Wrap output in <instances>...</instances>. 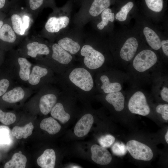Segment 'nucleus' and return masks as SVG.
Returning <instances> with one entry per match:
<instances>
[{
	"label": "nucleus",
	"instance_id": "dca6fc26",
	"mask_svg": "<svg viewBox=\"0 0 168 168\" xmlns=\"http://www.w3.org/2000/svg\"><path fill=\"white\" fill-rule=\"evenodd\" d=\"M143 32L147 41L151 47L155 50L160 49L161 47V41L156 33L147 27L144 28Z\"/></svg>",
	"mask_w": 168,
	"mask_h": 168
},
{
	"label": "nucleus",
	"instance_id": "0eeeda50",
	"mask_svg": "<svg viewBox=\"0 0 168 168\" xmlns=\"http://www.w3.org/2000/svg\"><path fill=\"white\" fill-rule=\"evenodd\" d=\"M94 122V118L90 114L83 115L77 123L74 133L78 137H82L87 134L89 132Z\"/></svg>",
	"mask_w": 168,
	"mask_h": 168
},
{
	"label": "nucleus",
	"instance_id": "e433bc0d",
	"mask_svg": "<svg viewBox=\"0 0 168 168\" xmlns=\"http://www.w3.org/2000/svg\"><path fill=\"white\" fill-rule=\"evenodd\" d=\"M9 85V81L7 79L4 78L0 80V97L6 92Z\"/></svg>",
	"mask_w": 168,
	"mask_h": 168
},
{
	"label": "nucleus",
	"instance_id": "cd10ccee",
	"mask_svg": "<svg viewBox=\"0 0 168 168\" xmlns=\"http://www.w3.org/2000/svg\"><path fill=\"white\" fill-rule=\"evenodd\" d=\"M101 17L102 21L97 25L98 28L100 30L103 29L105 26H107L109 21L113 22L114 19V13L112 12L111 10L108 8L102 12Z\"/></svg>",
	"mask_w": 168,
	"mask_h": 168
},
{
	"label": "nucleus",
	"instance_id": "a878e982",
	"mask_svg": "<svg viewBox=\"0 0 168 168\" xmlns=\"http://www.w3.org/2000/svg\"><path fill=\"white\" fill-rule=\"evenodd\" d=\"M0 39L8 43H13L16 40V36L14 31L7 24L3 25L0 30Z\"/></svg>",
	"mask_w": 168,
	"mask_h": 168
},
{
	"label": "nucleus",
	"instance_id": "c03bdc74",
	"mask_svg": "<svg viewBox=\"0 0 168 168\" xmlns=\"http://www.w3.org/2000/svg\"><path fill=\"white\" fill-rule=\"evenodd\" d=\"M73 167H72V168H79V167L78 166H73Z\"/></svg>",
	"mask_w": 168,
	"mask_h": 168
},
{
	"label": "nucleus",
	"instance_id": "7c9ffc66",
	"mask_svg": "<svg viewBox=\"0 0 168 168\" xmlns=\"http://www.w3.org/2000/svg\"><path fill=\"white\" fill-rule=\"evenodd\" d=\"M16 116L12 112H5L0 109V122L5 125H10L14 123Z\"/></svg>",
	"mask_w": 168,
	"mask_h": 168
},
{
	"label": "nucleus",
	"instance_id": "412c9836",
	"mask_svg": "<svg viewBox=\"0 0 168 168\" xmlns=\"http://www.w3.org/2000/svg\"><path fill=\"white\" fill-rule=\"evenodd\" d=\"M34 129V126L31 122L23 127L18 126L14 127L12 130V135L18 139L22 138L26 139L31 135Z\"/></svg>",
	"mask_w": 168,
	"mask_h": 168
},
{
	"label": "nucleus",
	"instance_id": "37998d69",
	"mask_svg": "<svg viewBox=\"0 0 168 168\" xmlns=\"http://www.w3.org/2000/svg\"><path fill=\"white\" fill-rule=\"evenodd\" d=\"M3 23L2 21L0 20V30L3 25Z\"/></svg>",
	"mask_w": 168,
	"mask_h": 168
},
{
	"label": "nucleus",
	"instance_id": "58836bf2",
	"mask_svg": "<svg viewBox=\"0 0 168 168\" xmlns=\"http://www.w3.org/2000/svg\"><path fill=\"white\" fill-rule=\"evenodd\" d=\"M161 47L164 54L168 56V40H163L161 42Z\"/></svg>",
	"mask_w": 168,
	"mask_h": 168
},
{
	"label": "nucleus",
	"instance_id": "7ed1b4c3",
	"mask_svg": "<svg viewBox=\"0 0 168 168\" xmlns=\"http://www.w3.org/2000/svg\"><path fill=\"white\" fill-rule=\"evenodd\" d=\"M127 150L135 159L149 161L153 157L152 149L148 146L135 140H131L127 143Z\"/></svg>",
	"mask_w": 168,
	"mask_h": 168
},
{
	"label": "nucleus",
	"instance_id": "aec40b11",
	"mask_svg": "<svg viewBox=\"0 0 168 168\" xmlns=\"http://www.w3.org/2000/svg\"><path fill=\"white\" fill-rule=\"evenodd\" d=\"M50 113L53 118L63 124L67 122L70 118V114L65 111L63 105L60 103L55 104Z\"/></svg>",
	"mask_w": 168,
	"mask_h": 168
},
{
	"label": "nucleus",
	"instance_id": "9b49d317",
	"mask_svg": "<svg viewBox=\"0 0 168 168\" xmlns=\"http://www.w3.org/2000/svg\"><path fill=\"white\" fill-rule=\"evenodd\" d=\"M52 48V57L54 60L64 64H68L72 60V58L71 54L58 44H54Z\"/></svg>",
	"mask_w": 168,
	"mask_h": 168
},
{
	"label": "nucleus",
	"instance_id": "4468645a",
	"mask_svg": "<svg viewBox=\"0 0 168 168\" xmlns=\"http://www.w3.org/2000/svg\"><path fill=\"white\" fill-rule=\"evenodd\" d=\"M25 96L24 89L21 87L17 86L6 92L2 95V99L6 102L14 103L21 100Z\"/></svg>",
	"mask_w": 168,
	"mask_h": 168
},
{
	"label": "nucleus",
	"instance_id": "423d86ee",
	"mask_svg": "<svg viewBox=\"0 0 168 168\" xmlns=\"http://www.w3.org/2000/svg\"><path fill=\"white\" fill-rule=\"evenodd\" d=\"M91 159L96 163L101 165L109 164L112 159L111 154L105 148L97 144L91 147Z\"/></svg>",
	"mask_w": 168,
	"mask_h": 168
},
{
	"label": "nucleus",
	"instance_id": "c756f323",
	"mask_svg": "<svg viewBox=\"0 0 168 168\" xmlns=\"http://www.w3.org/2000/svg\"><path fill=\"white\" fill-rule=\"evenodd\" d=\"M10 130L7 126L0 125V144H9L11 142Z\"/></svg>",
	"mask_w": 168,
	"mask_h": 168
},
{
	"label": "nucleus",
	"instance_id": "9d476101",
	"mask_svg": "<svg viewBox=\"0 0 168 168\" xmlns=\"http://www.w3.org/2000/svg\"><path fill=\"white\" fill-rule=\"evenodd\" d=\"M56 161L54 151L52 149L45 150L37 160L38 165L42 168H54Z\"/></svg>",
	"mask_w": 168,
	"mask_h": 168
},
{
	"label": "nucleus",
	"instance_id": "6e6552de",
	"mask_svg": "<svg viewBox=\"0 0 168 168\" xmlns=\"http://www.w3.org/2000/svg\"><path fill=\"white\" fill-rule=\"evenodd\" d=\"M138 46V42L135 38L128 39L120 50V55L121 58L126 61L131 60L136 54Z\"/></svg>",
	"mask_w": 168,
	"mask_h": 168
},
{
	"label": "nucleus",
	"instance_id": "f8f14e48",
	"mask_svg": "<svg viewBox=\"0 0 168 168\" xmlns=\"http://www.w3.org/2000/svg\"><path fill=\"white\" fill-rule=\"evenodd\" d=\"M56 101V97L53 94H49L42 96L39 103V108L41 112L44 115L47 114L51 111Z\"/></svg>",
	"mask_w": 168,
	"mask_h": 168
},
{
	"label": "nucleus",
	"instance_id": "c85d7f7f",
	"mask_svg": "<svg viewBox=\"0 0 168 168\" xmlns=\"http://www.w3.org/2000/svg\"><path fill=\"white\" fill-rule=\"evenodd\" d=\"M133 3L132 2H129L123 6L116 15L115 18L120 21H125L127 15L133 6Z\"/></svg>",
	"mask_w": 168,
	"mask_h": 168
},
{
	"label": "nucleus",
	"instance_id": "bb28decb",
	"mask_svg": "<svg viewBox=\"0 0 168 168\" xmlns=\"http://www.w3.org/2000/svg\"><path fill=\"white\" fill-rule=\"evenodd\" d=\"M13 29L15 32L20 35H24L26 31L22 18L18 15L15 14L11 17Z\"/></svg>",
	"mask_w": 168,
	"mask_h": 168
},
{
	"label": "nucleus",
	"instance_id": "39448f33",
	"mask_svg": "<svg viewBox=\"0 0 168 168\" xmlns=\"http://www.w3.org/2000/svg\"><path fill=\"white\" fill-rule=\"evenodd\" d=\"M128 108L132 113L146 116L150 112V109L144 94L141 91L134 93L129 100Z\"/></svg>",
	"mask_w": 168,
	"mask_h": 168
},
{
	"label": "nucleus",
	"instance_id": "79ce46f5",
	"mask_svg": "<svg viewBox=\"0 0 168 168\" xmlns=\"http://www.w3.org/2000/svg\"><path fill=\"white\" fill-rule=\"evenodd\" d=\"M165 138L166 141L167 143H168V131H167V132L165 135Z\"/></svg>",
	"mask_w": 168,
	"mask_h": 168
},
{
	"label": "nucleus",
	"instance_id": "72a5a7b5",
	"mask_svg": "<svg viewBox=\"0 0 168 168\" xmlns=\"http://www.w3.org/2000/svg\"><path fill=\"white\" fill-rule=\"evenodd\" d=\"M115 141V138L110 134L102 136L98 140L99 143L101 146L107 148L111 146Z\"/></svg>",
	"mask_w": 168,
	"mask_h": 168
},
{
	"label": "nucleus",
	"instance_id": "1a4fd4ad",
	"mask_svg": "<svg viewBox=\"0 0 168 168\" xmlns=\"http://www.w3.org/2000/svg\"><path fill=\"white\" fill-rule=\"evenodd\" d=\"M69 17L66 16L59 17H52L45 25L46 30L50 33L58 32L61 29L66 28L69 23Z\"/></svg>",
	"mask_w": 168,
	"mask_h": 168
},
{
	"label": "nucleus",
	"instance_id": "a19ab883",
	"mask_svg": "<svg viewBox=\"0 0 168 168\" xmlns=\"http://www.w3.org/2000/svg\"><path fill=\"white\" fill-rule=\"evenodd\" d=\"M6 2V0H0V9L4 7Z\"/></svg>",
	"mask_w": 168,
	"mask_h": 168
},
{
	"label": "nucleus",
	"instance_id": "6ab92c4d",
	"mask_svg": "<svg viewBox=\"0 0 168 168\" xmlns=\"http://www.w3.org/2000/svg\"><path fill=\"white\" fill-rule=\"evenodd\" d=\"M48 73L46 68L37 65L35 66L32 69L28 81L31 85H37L40 82L41 78L47 75Z\"/></svg>",
	"mask_w": 168,
	"mask_h": 168
},
{
	"label": "nucleus",
	"instance_id": "a211bd4d",
	"mask_svg": "<svg viewBox=\"0 0 168 168\" xmlns=\"http://www.w3.org/2000/svg\"><path fill=\"white\" fill-rule=\"evenodd\" d=\"M110 0H93L91 3L89 12L93 16H96L101 14L110 5Z\"/></svg>",
	"mask_w": 168,
	"mask_h": 168
},
{
	"label": "nucleus",
	"instance_id": "f03ea898",
	"mask_svg": "<svg viewBox=\"0 0 168 168\" xmlns=\"http://www.w3.org/2000/svg\"><path fill=\"white\" fill-rule=\"evenodd\" d=\"M81 54L84 57V63L86 66L91 69L99 68L105 61L103 55L89 45L86 44L82 47Z\"/></svg>",
	"mask_w": 168,
	"mask_h": 168
},
{
	"label": "nucleus",
	"instance_id": "4be33fe9",
	"mask_svg": "<svg viewBox=\"0 0 168 168\" xmlns=\"http://www.w3.org/2000/svg\"><path fill=\"white\" fill-rule=\"evenodd\" d=\"M27 159L26 156L19 152L13 155L11 160L5 165V168H25L26 166Z\"/></svg>",
	"mask_w": 168,
	"mask_h": 168
},
{
	"label": "nucleus",
	"instance_id": "4c0bfd02",
	"mask_svg": "<svg viewBox=\"0 0 168 168\" xmlns=\"http://www.w3.org/2000/svg\"><path fill=\"white\" fill-rule=\"evenodd\" d=\"M162 99L164 101L168 102V89L166 87H163L161 92Z\"/></svg>",
	"mask_w": 168,
	"mask_h": 168
},
{
	"label": "nucleus",
	"instance_id": "f3484780",
	"mask_svg": "<svg viewBox=\"0 0 168 168\" xmlns=\"http://www.w3.org/2000/svg\"><path fill=\"white\" fill-rule=\"evenodd\" d=\"M40 127L42 129L52 135L57 133L61 128V126L58 122L51 117L42 120L40 124Z\"/></svg>",
	"mask_w": 168,
	"mask_h": 168
},
{
	"label": "nucleus",
	"instance_id": "b1692460",
	"mask_svg": "<svg viewBox=\"0 0 168 168\" xmlns=\"http://www.w3.org/2000/svg\"><path fill=\"white\" fill-rule=\"evenodd\" d=\"M58 44L63 49L72 54L77 53L80 48V45L77 42L67 37L60 40Z\"/></svg>",
	"mask_w": 168,
	"mask_h": 168
},
{
	"label": "nucleus",
	"instance_id": "f704fd0d",
	"mask_svg": "<svg viewBox=\"0 0 168 168\" xmlns=\"http://www.w3.org/2000/svg\"><path fill=\"white\" fill-rule=\"evenodd\" d=\"M156 110L157 113L161 114L162 118L165 120H168V105H159L156 107Z\"/></svg>",
	"mask_w": 168,
	"mask_h": 168
},
{
	"label": "nucleus",
	"instance_id": "ddd939ff",
	"mask_svg": "<svg viewBox=\"0 0 168 168\" xmlns=\"http://www.w3.org/2000/svg\"><path fill=\"white\" fill-rule=\"evenodd\" d=\"M26 47L27 54L33 58L36 57L38 54L48 55L50 52L49 48L46 45L36 41L28 43Z\"/></svg>",
	"mask_w": 168,
	"mask_h": 168
},
{
	"label": "nucleus",
	"instance_id": "ea45409f",
	"mask_svg": "<svg viewBox=\"0 0 168 168\" xmlns=\"http://www.w3.org/2000/svg\"><path fill=\"white\" fill-rule=\"evenodd\" d=\"M22 19L24 28L26 30L29 26L30 21V18L28 16L25 15L22 16Z\"/></svg>",
	"mask_w": 168,
	"mask_h": 168
},
{
	"label": "nucleus",
	"instance_id": "f257e3e1",
	"mask_svg": "<svg viewBox=\"0 0 168 168\" xmlns=\"http://www.w3.org/2000/svg\"><path fill=\"white\" fill-rule=\"evenodd\" d=\"M69 78L74 85L83 91H90L93 86V81L90 72L83 68L74 69L70 73Z\"/></svg>",
	"mask_w": 168,
	"mask_h": 168
},
{
	"label": "nucleus",
	"instance_id": "20e7f679",
	"mask_svg": "<svg viewBox=\"0 0 168 168\" xmlns=\"http://www.w3.org/2000/svg\"><path fill=\"white\" fill-rule=\"evenodd\" d=\"M157 61V56L154 52L145 49L140 52L135 57L133 65L138 71L143 72L154 65Z\"/></svg>",
	"mask_w": 168,
	"mask_h": 168
},
{
	"label": "nucleus",
	"instance_id": "393cba45",
	"mask_svg": "<svg viewBox=\"0 0 168 168\" xmlns=\"http://www.w3.org/2000/svg\"><path fill=\"white\" fill-rule=\"evenodd\" d=\"M100 80L102 83L101 87L104 92L107 94L120 91L122 89L120 84L118 82H110L108 77L105 75L102 76Z\"/></svg>",
	"mask_w": 168,
	"mask_h": 168
},
{
	"label": "nucleus",
	"instance_id": "c9c22d12",
	"mask_svg": "<svg viewBox=\"0 0 168 168\" xmlns=\"http://www.w3.org/2000/svg\"><path fill=\"white\" fill-rule=\"evenodd\" d=\"M45 0H28V4L30 8L35 10L41 7L44 4Z\"/></svg>",
	"mask_w": 168,
	"mask_h": 168
},
{
	"label": "nucleus",
	"instance_id": "5701e85b",
	"mask_svg": "<svg viewBox=\"0 0 168 168\" xmlns=\"http://www.w3.org/2000/svg\"><path fill=\"white\" fill-rule=\"evenodd\" d=\"M18 62L20 67V78L23 81H28L31 72V64L26 58L23 57L19 58Z\"/></svg>",
	"mask_w": 168,
	"mask_h": 168
},
{
	"label": "nucleus",
	"instance_id": "2eb2a0df",
	"mask_svg": "<svg viewBox=\"0 0 168 168\" xmlns=\"http://www.w3.org/2000/svg\"><path fill=\"white\" fill-rule=\"evenodd\" d=\"M105 100L109 103L112 105L115 110L120 111L124 107V97L120 91L109 93L106 97Z\"/></svg>",
	"mask_w": 168,
	"mask_h": 168
},
{
	"label": "nucleus",
	"instance_id": "473e14b6",
	"mask_svg": "<svg viewBox=\"0 0 168 168\" xmlns=\"http://www.w3.org/2000/svg\"><path fill=\"white\" fill-rule=\"evenodd\" d=\"M147 7L156 12H160L163 7V0H145Z\"/></svg>",
	"mask_w": 168,
	"mask_h": 168
},
{
	"label": "nucleus",
	"instance_id": "a18cd8bd",
	"mask_svg": "<svg viewBox=\"0 0 168 168\" xmlns=\"http://www.w3.org/2000/svg\"><path fill=\"white\" fill-rule=\"evenodd\" d=\"M18 152L20 154H22V152L21 151H19Z\"/></svg>",
	"mask_w": 168,
	"mask_h": 168
},
{
	"label": "nucleus",
	"instance_id": "2f4dec72",
	"mask_svg": "<svg viewBox=\"0 0 168 168\" xmlns=\"http://www.w3.org/2000/svg\"><path fill=\"white\" fill-rule=\"evenodd\" d=\"M113 153L116 156H122L126 154L127 152L126 146L122 142H116L111 147Z\"/></svg>",
	"mask_w": 168,
	"mask_h": 168
}]
</instances>
